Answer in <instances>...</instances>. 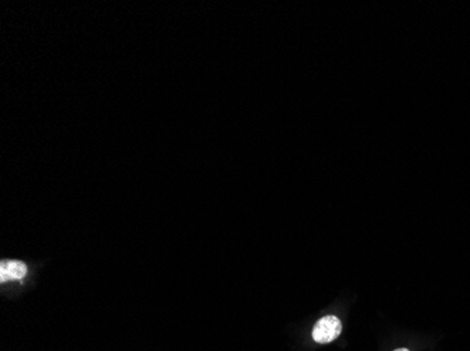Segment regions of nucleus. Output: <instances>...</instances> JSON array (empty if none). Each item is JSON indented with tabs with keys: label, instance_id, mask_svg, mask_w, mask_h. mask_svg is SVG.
I'll list each match as a JSON object with an SVG mask.
<instances>
[{
	"label": "nucleus",
	"instance_id": "nucleus-1",
	"mask_svg": "<svg viewBox=\"0 0 470 351\" xmlns=\"http://www.w3.org/2000/svg\"><path fill=\"white\" fill-rule=\"evenodd\" d=\"M342 331V323L337 316H325L320 319L313 329V338L320 344H327L338 338Z\"/></svg>",
	"mask_w": 470,
	"mask_h": 351
},
{
	"label": "nucleus",
	"instance_id": "nucleus-2",
	"mask_svg": "<svg viewBox=\"0 0 470 351\" xmlns=\"http://www.w3.org/2000/svg\"><path fill=\"white\" fill-rule=\"evenodd\" d=\"M27 274V266L23 262L10 260L3 262L0 266V281H15L22 280Z\"/></svg>",
	"mask_w": 470,
	"mask_h": 351
},
{
	"label": "nucleus",
	"instance_id": "nucleus-3",
	"mask_svg": "<svg viewBox=\"0 0 470 351\" xmlns=\"http://www.w3.org/2000/svg\"><path fill=\"white\" fill-rule=\"evenodd\" d=\"M395 351H410V350H407V348H399V350H395Z\"/></svg>",
	"mask_w": 470,
	"mask_h": 351
}]
</instances>
